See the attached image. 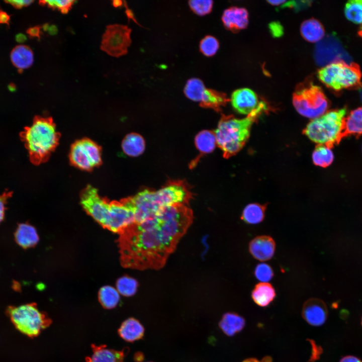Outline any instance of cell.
I'll use <instances>...</instances> for the list:
<instances>
[{
    "mask_svg": "<svg viewBox=\"0 0 362 362\" xmlns=\"http://www.w3.org/2000/svg\"><path fill=\"white\" fill-rule=\"evenodd\" d=\"M360 96L362 100V88H361V92H360Z\"/></svg>",
    "mask_w": 362,
    "mask_h": 362,
    "instance_id": "51",
    "label": "cell"
},
{
    "mask_svg": "<svg viewBox=\"0 0 362 362\" xmlns=\"http://www.w3.org/2000/svg\"><path fill=\"white\" fill-rule=\"evenodd\" d=\"M346 109L329 111L310 121L303 133L318 145L331 148L344 137Z\"/></svg>",
    "mask_w": 362,
    "mask_h": 362,
    "instance_id": "4",
    "label": "cell"
},
{
    "mask_svg": "<svg viewBox=\"0 0 362 362\" xmlns=\"http://www.w3.org/2000/svg\"><path fill=\"white\" fill-rule=\"evenodd\" d=\"M268 108L265 102H259L257 107L247 117L237 119L232 115H222L215 130L217 145L223 156L228 158L238 153L250 136L252 125Z\"/></svg>",
    "mask_w": 362,
    "mask_h": 362,
    "instance_id": "2",
    "label": "cell"
},
{
    "mask_svg": "<svg viewBox=\"0 0 362 362\" xmlns=\"http://www.w3.org/2000/svg\"><path fill=\"white\" fill-rule=\"evenodd\" d=\"M310 4V1H291L287 3L286 2L281 8H291L296 11H299L308 7Z\"/></svg>",
    "mask_w": 362,
    "mask_h": 362,
    "instance_id": "38",
    "label": "cell"
},
{
    "mask_svg": "<svg viewBox=\"0 0 362 362\" xmlns=\"http://www.w3.org/2000/svg\"><path fill=\"white\" fill-rule=\"evenodd\" d=\"M9 21V16L6 13L0 11V23L8 24Z\"/></svg>",
    "mask_w": 362,
    "mask_h": 362,
    "instance_id": "44",
    "label": "cell"
},
{
    "mask_svg": "<svg viewBox=\"0 0 362 362\" xmlns=\"http://www.w3.org/2000/svg\"><path fill=\"white\" fill-rule=\"evenodd\" d=\"M131 29L125 25L107 26L102 37L101 50L115 57L125 55L131 43Z\"/></svg>",
    "mask_w": 362,
    "mask_h": 362,
    "instance_id": "11",
    "label": "cell"
},
{
    "mask_svg": "<svg viewBox=\"0 0 362 362\" xmlns=\"http://www.w3.org/2000/svg\"><path fill=\"white\" fill-rule=\"evenodd\" d=\"M213 2L211 0H192L189 5L192 11L199 16L210 13L212 9Z\"/></svg>",
    "mask_w": 362,
    "mask_h": 362,
    "instance_id": "35",
    "label": "cell"
},
{
    "mask_svg": "<svg viewBox=\"0 0 362 362\" xmlns=\"http://www.w3.org/2000/svg\"><path fill=\"white\" fill-rule=\"evenodd\" d=\"M27 33L30 36L39 38L40 28L37 26L31 28L28 30Z\"/></svg>",
    "mask_w": 362,
    "mask_h": 362,
    "instance_id": "42",
    "label": "cell"
},
{
    "mask_svg": "<svg viewBox=\"0 0 362 362\" xmlns=\"http://www.w3.org/2000/svg\"><path fill=\"white\" fill-rule=\"evenodd\" d=\"M219 47L217 39L210 35L205 36L200 43V50L205 56H212L216 54Z\"/></svg>",
    "mask_w": 362,
    "mask_h": 362,
    "instance_id": "34",
    "label": "cell"
},
{
    "mask_svg": "<svg viewBox=\"0 0 362 362\" xmlns=\"http://www.w3.org/2000/svg\"><path fill=\"white\" fill-rule=\"evenodd\" d=\"M73 1H42L40 4L44 5H47L49 8L52 9H58L63 14H66L68 12L69 9L71 7Z\"/></svg>",
    "mask_w": 362,
    "mask_h": 362,
    "instance_id": "37",
    "label": "cell"
},
{
    "mask_svg": "<svg viewBox=\"0 0 362 362\" xmlns=\"http://www.w3.org/2000/svg\"><path fill=\"white\" fill-rule=\"evenodd\" d=\"M302 37L310 42L320 41L324 35V29L321 23L315 19L304 21L300 27Z\"/></svg>",
    "mask_w": 362,
    "mask_h": 362,
    "instance_id": "26",
    "label": "cell"
},
{
    "mask_svg": "<svg viewBox=\"0 0 362 362\" xmlns=\"http://www.w3.org/2000/svg\"><path fill=\"white\" fill-rule=\"evenodd\" d=\"M195 143L200 154L190 164V167H194L204 154L211 153L217 145L215 134L212 131L204 130L198 133L195 138Z\"/></svg>",
    "mask_w": 362,
    "mask_h": 362,
    "instance_id": "18",
    "label": "cell"
},
{
    "mask_svg": "<svg viewBox=\"0 0 362 362\" xmlns=\"http://www.w3.org/2000/svg\"><path fill=\"white\" fill-rule=\"evenodd\" d=\"M206 88L202 80L199 78H192L187 82L184 88V93L190 100L200 103Z\"/></svg>",
    "mask_w": 362,
    "mask_h": 362,
    "instance_id": "30",
    "label": "cell"
},
{
    "mask_svg": "<svg viewBox=\"0 0 362 362\" xmlns=\"http://www.w3.org/2000/svg\"><path fill=\"white\" fill-rule=\"evenodd\" d=\"M135 358L137 362H141L144 359V355L141 352H139L135 355Z\"/></svg>",
    "mask_w": 362,
    "mask_h": 362,
    "instance_id": "46",
    "label": "cell"
},
{
    "mask_svg": "<svg viewBox=\"0 0 362 362\" xmlns=\"http://www.w3.org/2000/svg\"><path fill=\"white\" fill-rule=\"evenodd\" d=\"M314 57L317 64L323 66L339 61L350 62L349 57L339 41L330 35L323 37L317 43L314 49Z\"/></svg>",
    "mask_w": 362,
    "mask_h": 362,
    "instance_id": "12",
    "label": "cell"
},
{
    "mask_svg": "<svg viewBox=\"0 0 362 362\" xmlns=\"http://www.w3.org/2000/svg\"><path fill=\"white\" fill-rule=\"evenodd\" d=\"M245 325L244 319L235 313L229 312L222 316L219 325L227 335L232 336L241 331Z\"/></svg>",
    "mask_w": 362,
    "mask_h": 362,
    "instance_id": "23",
    "label": "cell"
},
{
    "mask_svg": "<svg viewBox=\"0 0 362 362\" xmlns=\"http://www.w3.org/2000/svg\"><path fill=\"white\" fill-rule=\"evenodd\" d=\"M362 135V107L352 111L345 118L344 136Z\"/></svg>",
    "mask_w": 362,
    "mask_h": 362,
    "instance_id": "27",
    "label": "cell"
},
{
    "mask_svg": "<svg viewBox=\"0 0 362 362\" xmlns=\"http://www.w3.org/2000/svg\"><path fill=\"white\" fill-rule=\"evenodd\" d=\"M99 300L104 308L111 309L118 305L120 301L119 293L111 286H104L99 292Z\"/></svg>",
    "mask_w": 362,
    "mask_h": 362,
    "instance_id": "29",
    "label": "cell"
},
{
    "mask_svg": "<svg viewBox=\"0 0 362 362\" xmlns=\"http://www.w3.org/2000/svg\"><path fill=\"white\" fill-rule=\"evenodd\" d=\"M344 13L346 18L355 24H362V0H352L345 5Z\"/></svg>",
    "mask_w": 362,
    "mask_h": 362,
    "instance_id": "32",
    "label": "cell"
},
{
    "mask_svg": "<svg viewBox=\"0 0 362 362\" xmlns=\"http://www.w3.org/2000/svg\"><path fill=\"white\" fill-rule=\"evenodd\" d=\"M20 136L31 161L39 165L48 160L58 145L60 134L51 117L36 116Z\"/></svg>",
    "mask_w": 362,
    "mask_h": 362,
    "instance_id": "3",
    "label": "cell"
},
{
    "mask_svg": "<svg viewBox=\"0 0 362 362\" xmlns=\"http://www.w3.org/2000/svg\"><path fill=\"white\" fill-rule=\"evenodd\" d=\"M49 33L51 35H54L56 34L57 33V28L55 26L52 25L51 27H49L48 29Z\"/></svg>",
    "mask_w": 362,
    "mask_h": 362,
    "instance_id": "48",
    "label": "cell"
},
{
    "mask_svg": "<svg viewBox=\"0 0 362 362\" xmlns=\"http://www.w3.org/2000/svg\"><path fill=\"white\" fill-rule=\"evenodd\" d=\"M327 308L325 303L317 298H311L303 305L302 315L310 325L319 326L323 325L328 315Z\"/></svg>",
    "mask_w": 362,
    "mask_h": 362,
    "instance_id": "13",
    "label": "cell"
},
{
    "mask_svg": "<svg viewBox=\"0 0 362 362\" xmlns=\"http://www.w3.org/2000/svg\"><path fill=\"white\" fill-rule=\"evenodd\" d=\"M80 204L86 212L98 223L108 229L110 222V202L101 197L98 190L88 185L80 193Z\"/></svg>",
    "mask_w": 362,
    "mask_h": 362,
    "instance_id": "10",
    "label": "cell"
},
{
    "mask_svg": "<svg viewBox=\"0 0 362 362\" xmlns=\"http://www.w3.org/2000/svg\"><path fill=\"white\" fill-rule=\"evenodd\" d=\"M192 220V211L187 205L176 204L165 207L155 216L135 223L120 234L122 264L141 269L160 268Z\"/></svg>",
    "mask_w": 362,
    "mask_h": 362,
    "instance_id": "1",
    "label": "cell"
},
{
    "mask_svg": "<svg viewBox=\"0 0 362 362\" xmlns=\"http://www.w3.org/2000/svg\"><path fill=\"white\" fill-rule=\"evenodd\" d=\"M242 362H271L269 360V358H266L265 360H263L262 361H259L255 358H247Z\"/></svg>",
    "mask_w": 362,
    "mask_h": 362,
    "instance_id": "45",
    "label": "cell"
},
{
    "mask_svg": "<svg viewBox=\"0 0 362 362\" xmlns=\"http://www.w3.org/2000/svg\"><path fill=\"white\" fill-rule=\"evenodd\" d=\"M116 286L119 294L124 296L130 297L136 292L138 283L134 279L124 276L118 280Z\"/></svg>",
    "mask_w": 362,
    "mask_h": 362,
    "instance_id": "33",
    "label": "cell"
},
{
    "mask_svg": "<svg viewBox=\"0 0 362 362\" xmlns=\"http://www.w3.org/2000/svg\"><path fill=\"white\" fill-rule=\"evenodd\" d=\"M276 291L268 283H259L256 285L251 292V297L255 303L260 307H266L273 301Z\"/></svg>",
    "mask_w": 362,
    "mask_h": 362,
    "instance_id": "24",
    "label": "cell"
},
{
    "mask_svg": "<svg viewBox=\"0 0 362 362\" xmlns=\"http://www.w3.org/2000/svg\"><path fill=\"white\" fill-rule=\"evenodd\" d=\"M33 1H8L6 3L11 4L16 8L20 9L24 7H26L30 5Z\"/></svg>",
    "mask_w": 362,
    "mask_h": 362,
    "instance_id": "41",
    "label": "cell"
},
{
    "mask_svg": "<svg viewBox=\"0 0 362 362\" xmlns=\"http://www.w3.org/2000/svg\"><path fill=\"white\" fill-rule=\"evenodd\" d=\"M276 243L269 236H258L253 238L249 244V251L252 256L260 261L268 260L274 255Z\"/></svg>",
    "mask_w": 362,
    "mask_h": 362,
    "instance_id": "15",
    "label": "cell"
},
{
    "mask_svg": "<svg viewBox=\"0 0 362 362\" xmlns=\"http://www.w3.org/2000/svg\"><path fill=\"white\" fill-rule=\"evenodd\" d=\"M93 353L85 362H124L125 350H116L107 348L105 345H92Z\"/></svg>",
    "mask_w": 362,
    "mask_h": 362,
    "instance_id": "17",
    "label": "cell"
},
{
    "mask_svg": "<svg viewBox=\"0 0 362 362\" xmlns=\"http://www.w3.org/2000/svg\"><path fill=\"white\" fill-rule=\"evenodd\" d=\"M12 192L9 191L0 194V224L4 219L6 210V206L8 199L12 197Z\"/></svg>",
    "mask_w": 362,
    "mask_h": 362,
    "instance_id": "39",
    "label": "cell"
},
{
    "mask_svg": "<svg viewBox=\"0 0 362 362\" xmlns=\"http://www.w3.org/2000/svg\"><path fill=\"white\" fill-rule=\"evenodd\" d=\"M361 324H362V320H361Z\"/></svg>",
    "mask_w": 362,
    "mask_h": 362,
    "instance_id": "52",
    "label": "cell"
},
{
    "mask_svg": "<svg viewBox=\"0 0 362 362\" xmlns=\"http://www.w3.org/2000/svg\"><path fill=\"white\" fill-rule=\"evenodd\" d=\"M269 29L272 35L275 37L281 36L283 33L281 25L277 22H273L270 24Z\"/></svg>",
    "mask_w": 362,
    "mask_h": 362,
    "instance_id": "40",
    "label": "cell"
},
{
    "mask_svg": "<svg viewBox=\"0 0 362 362\" xmlns=\"http://www.w3.org/2000/svg\"><path fill=\"white\" fill-rule=\"evenodd\" d=\"M293 104L300 115L313 119L325 114L329 107L321 87L310 82L297 86L293 93Z\"/></svg>",
    "mask_w": 362,
    "mask_h": 362,
    "instance_id": "8",
    "label": "cell"
},
{
    "mask_svg": "<svg viewBox=\"0 0 362 362\" xmlns=\"http://www.w3.org/2000/svg\"><path fill=\"white\" fill-rule=\"evenodd\" d=\"M358 35L362 37V25H361L358 32Z\"/></svg>",
    "mask_w": 362,
    "mask_h": 362,
    "instance_id": "50",
    "label": "cell"
},
{
    "mask_svg": "<svg viewBox=\"0 0 362 362\" xmlns=\"http://www.w3.org/2000/svg\"><path fill=\"white\" fill-rule=\"evenodd\" d=\"M318 76L328 87L335 91L347 88H361V73L354 63L335 62L319 69Z\"/></svg>",
    "mask_w": 362,
    "mask_h": 362,
    "instance_id": "5",
    "label": "cell"
},
{
    "mask_svg": "<svg viewBox=\"0 0 362 362\" xmlns=\"http://www.w3.org/2000/svg\"><path fill=\"white\" fill-rule=\"evenodd\" d=\"M334 159V155L330 148L317 145L312 153V160L316 165L326 167L330 165Z\"/></svg>",
    "mask_w": 362,
    "mask_h": 362,
    "instance_id": "31",
    "label": "cell"
},
{
    "mask_svg": "<svg viewBox=\"0 0 362 362\" xmlns=\"http://www.w3.org/2000/svg\"><path fill=\"white\" fill-rule=\"evenodd\" d=\"M229 101L225 94L219 91L206 88L200 106L203 108H210L217 112L221 111V108Z\"/></svg>",
    "mask_w": 362,
    "mask_h": 362,
    "instance_id": "25",
    "label": "cell"
},
{
    "mask_svg": "<svg viewBox=\"0 0 362 362\" xmlns=\"http://www.w3.org/2000/svg\"><path fill=\"white\" fill-rule=\"evenodd\" d=\"M121 146L125 154L130 157H137L144 152L145 142L140 134L131 133L125 137Z\"/></svg>",
    "mask_w": 362,
    "mask_h": 362,
    "instance_id": "22",
    "label": "cell"
},
{
    "mask_svg": "<svg viewBox=\"0 0 362 362\" xmlns=\"http://www.w3.org/2000/svg\"><path fill=\"white\" fill-rule=\"evenodd\" d=\"M118 333L124 340L134 342L143 337L144 328L138 320L130 318L122 323L118 329Z\"/></svg>",
    "mask_w": 362,
    "mask_h": 362,
    "instance_id": "20",
    "label": "cell"
},
{
    "mask_svg": "<svg viewBox=\"0 0 362 362\" xmlns=\"http://www.w3.org/2000/svg\"><path fill=\"white\" fill-rule=\"evenodd\" d=\"M254 273L256 278L262 283H267L270 281L274 276L272 267L265 263L257 264L255 268Z\"/></svg>",
    "mask_w": 362,
    "mask_h": 362,
    "instance_id": "36",
    "label": "cell"
},
{
    "mask_svg": "<svg viewBox=\"0 0 362 362\" xmlns=\"http://www.w3.org/2000/svg\"><path fill=\"white\" fill-rule=\"evenodd\" d=\"M144 197L149 211L152 214H157L169 206L188 204L192 194L184 182L175 180L169 181L158 191L145 189Z\"/></svg>",
    "mask_w": 362,
    "mask_h": 362,
    "instance_id": "7",
    "label": "cell"
},
{
    "mask_svg": "<svg viewBox=\"0 0 362 362\" xmlns=\"http://www.w3.org/2000/svg\"><path fill=\"white\" fill-rule=\"evenodd\" d=\"M14 236L17 243L25 249L35 246L39 241L36 229L28 223L19 224Z\"/></svg>",
    "mask_w": 362,
    "mask_h": 362,
    "instance_id": "19",
    "label": "cell"
},
{
    "mask_svg": "<svg viewBox=\"0 0 362 362\" xmlns=\"http://www.w3.org/2000/svg\"><path fill=\"white\" fill-rule=\"evenodd\" d=\"M101 147L92 140L84 138L74 142L71 145L69 158L74 166L90 171L102 162Z\"/></svg>",
    "mask_w": 362,
    "mask_h": 362,
    "instance_id": "9",
    "label": "cell"
},
{
    "mask_svg": "<svg viewBox=\"0 0 362 362\" xmlns=\"http://www.w3.org/2000/svg\"><path fill=\"white\" fill-rule=\"evenodd\" d=\"M339 362H362V361L354 356L347 355L343 357Z\"/></svg>",
    "mask_w": 362,
    "mask_h": 362,
    "instance_id": "43",
    "label": "cell"
},
{
    "mask_svg": "<svg viewBox=\"0 0 362 362\" xmlns=\"http://www.w3.org/2000/svg\"><path fill=\"white\" fill-rule=\"evenodd\" d=\"M225 27L233 32L245 29L248 24V13L246 9L232 7L226 9L222 16Z\"/></svg>",
    "mask_w": 362,
    "mask_h": 362,
    "instance_id": "16",
    "label": "cell"
},
{
    "mask_svg": "<svg viewBox=\"0 0 362 362\" xmlns=\"http://www.w3.org/2000/svg\"><path fill=\"white\" fill-rule=\"evenodd\" d=\"M267 2L270 4L275 6L281 5V4H283L284 3L286 2V1H268Z\"/></svg>",
    "mask_w": 362,
    "mask_h": 362,
    "instance_id": "47",
    "label": "cell"
},
{
    "mask_svg": "<svg viewBox=\"0 0 362 362\" xmlns=\"http://www.w3.org/2000/svg\"><path fill=\"white\" fill-rule=\"evenodd\" d=\"M6 313L15 328L31 338L37 336L52 323L51 319L40 311L35 303L10 306Z\"/></svg>",
    "mask_w": 362,
    "mask_h": 362,
    "instance_id": "6",
    "label": "cell"
},
{
    "mask_svg": "<svg viewBox=\"0 0 362 362\" xmlns=\"http://www.w3.org/2000/svg\"><path fill=\"white\" fill-rule=\"evenodd\" d=\"M266 205L251 203L243 209L241 219L248 224H257L262 222L265 217Z\"/></svg>",
    "mask_w": 362,
    "mask_h": 362,
    "instance_id": "28",
    "label": "cell"
},
{
    "mask_svg": "<svg viewBox=\"0 0 362 362\" xmlns=\"http://www.w3.org/2000/svg\"><path fill=\"white\" fill-rule=\"evenodd\" d=\"M113 5L115 7H119L122 5V1H114L113 2Z\"/></svg>",
    "mask_w": 362,
    "mask_h": 362,
    "instance_id": "49",
    "label": "cell"
},
{
    "mask_svg": "<svg viewBox=\"0 0 362 362\" xmlns=\"http://www.w3.org/2000/svg\"><path fill=\"white\" fill-rule=\"evenodd\" d=\"M11 59L17 68L22 70L32 65L34 61L33 53L29 47L23 45H18L12 50Z\"/></svg>",
    "mask_w": 362,
    "mask_h": 362,
    "instance_id": "21",
    "label": "cell"
},
{
    "mask_svg": "<svg viewBox=\"0 0 362 362\" xmlns=\"http://www.w3.org/2000/svg\"><path fill=\"white\" fill-rule=\"evenodd\" d=\"M231 100L233 107L237 112L247 115L255 110L259 103L256 94L247 88L235 90L232 94Z\"/></svg>",
    "mask_w": 362,
    "mask_h": 362,
    "instance_id": "14",
    "label": "cell"
}]
</instances>
